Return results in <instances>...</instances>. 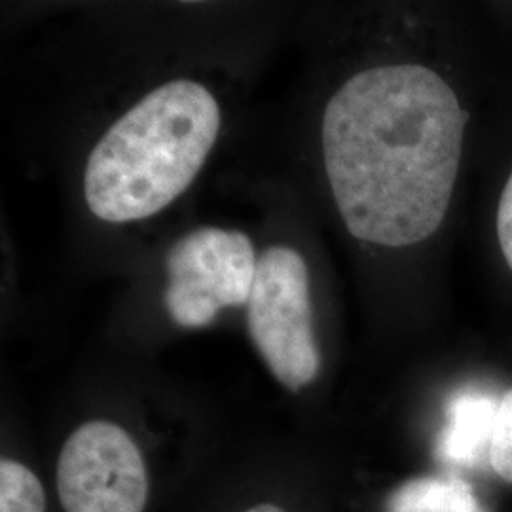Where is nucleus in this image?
I'll return each instance as SVG.
<instances>
[{
  "label": "nucleus",
  "mask_w": 512,
  "mask_h": 512,
  "mask_svg": "<svg viewBox=\"0 0 512 512\" xmlns=\"http://www.w3.org/2000/svg\"><path fill=\"white\" fill-rule=\"evenodd\" d=\"M465 124L452 86L423 65L344 82L323 114V158L349 234L393 249L433 236L450 207Z\"/></svg>",
  "instance_id": "nucleus-1"
},
{
  "label": "nucleus",
  "mask_w": 512,
  "mask_h": 512,
  "mask_svg": "<svg viewBox=\"0 0 512 512\" xmlns=\"http://www.w3.org/2000/svg\"><path fill=\"white\" fill-rule=\"evenodd\" d=\"M217 99L173 80L143 97L90 154L84 194L97 219L133 222L160 213L200 173L219 137Z\"/></svg>",
  "instance_id": "nucleus-2"
},
{
  "label": "nucleus",
  "mask_w": 512,
  "mask_h": 512,
  "mask_svg": "<svg viewBox=\"0 0 512 512\" xmlns=\"http://www.w3.org/2000/svg\"><path fill=\"white\" fill-rule=\"evenodd\" d=\"M247 321L279 384L300 391L317 378L321 355L313 334L310 274L298 251L277 245L258 258Z\"/></svg>",
  "instance_id": "nucleus-3"
},
{
  "label": "nucleus",
  "mask_w": 512,
  "mask_h": 512,
  "mask_svg": "<svg viewBox=\"0 0 512 512\" xmlns=\"http://www.w3.org/2000/svg\"><path fill=\"white\" fill-rule=\"evenodd\" d=\"M165 268L171 319L184 329H202L220 308L249 304L258 260L243 232L207 226L179 239Z\"/></svg>",
  "instance_id": "nucleus-4"
},
{
  "label": "nucleus",
  "mask_w": 512,
  "mask_h": 512,
  "mask_svg": "<svg viewBox=\"0 0 512 512\" xmlns=\"http://www.w3.org/2000/svg\"><path fill=\"white\" fill-rule=\"evenodd\" d=\"M57 494L65 512H143L148 495L143 456L122 427L88 421L59 454Z\"/></svg>",
  "instance_id": "nucleus-5"
},
{
  "label": "nucleus",
  "mask_w": 512,
  "mask_h": 512,
  "mask_svg": "<svg viewBox=\"0 0 512 512\" xmlns=\"http://www.w3.org/2000/svg\"><path fill=\"white\" fill-rule=\"evenodd\" d=\"M499 401L484 391H463L448 406V420L439 439V456L463 467H475L494 439Z\"/></svg>",
  "instance_id": "nucleus-6"
},
{
  "label": "nucleus",
  "mask_w": 512,
  "mask_h": 512,
  "mask_svg": "<svg viewBox=\"0 0 512 512\" xmlns=\"http://www.w3.org/2000/svg\"><path fill=\"white\" fill-rule=\"evenodd\" d=\"M389 512H488L473 488L456 476H425L395 490Z\"/></svg>",
  "instance_id": "nucleus-7"
},
{
  "label": "nucleus",
  "mask_w": 512,
  "mask_h": 512,
  "mask_svg": "<svg viewBox=\"0 0 512 512\" xmlns=\"http://www.w3.org/2000/svg\"><path fill=\"white\" fill-rule=\"evenodd\" d=\"M0 512H46L42 484L14 459L0 461Z\"/></svg>",
  "instance_id": "nucleus-8"
},
{
  "label": "nucleus",
  "mask_w": 512,
  "mask_h": 512,
  "mask_svg": "<svg viewBox=\"0 0 512 512\" xmlns=\"http://www.w3.org/2000/svg\"><path fill=\"white\" fill-rule=\"evenodd\" d=\"M490 463L497 475L512 484V387L497 406Z\"/></svg>",
  "instance_id": "nucleus-9"
},
{
  "label": "nucleus",
  "mask_w": 512,
  "mask_h": 512,
  "mask_svg": "<svg viewBox=\"0 0 512 512\" xmlns=\"http://www.w3.org/2000/svg\"><path fill=\"white\" fill-rule=\"evenodd\" d=\"M497 239L503 256L512 270V173L503 188L499 207H497Z\"/></svg>",
  "instance_id": "nucleus-10"
},
{
  "label": "nucleus",
  "mask_w": 512,
  "mask_h": 512,
  "mask_svg": "<svg viewBox=\"0 0 512 512\" xmlns=\"http://www.w3.org/2000/svg\"><path fill=\"white\" fill-rule=\"evenodd\" d=\"M245 512H285L283 509H279V507H275V505H270V503H262V505H256L253 509H249V511Z\"/></svg>",
  "instance_id": "nucleus-11"
}]
</instances>
